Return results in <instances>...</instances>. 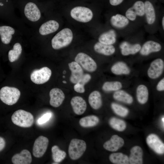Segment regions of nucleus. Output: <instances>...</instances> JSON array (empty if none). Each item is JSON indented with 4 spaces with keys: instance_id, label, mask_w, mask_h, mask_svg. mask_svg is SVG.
Listing matches in <instances>:
<instances>
[{
    "instance_id": "f257e3e1",
    "label": "nucleus",
    "mask_w": 164,
    "mask_h": 164,
    "mask_svg": "<svg viewBox=\"0 0 164 164\" xmlns=\"http://www.w3.org/2000/svg\"><path fill=\"white\" fill-rule=\"evenodd\" d=\"M73 39V34L71 30L65 28L57 33L51 40L53 48L58 50L66 47L69 45Z\"/></svg>"
},
{
    "instance_id": "f03ea898",
    "label": "nucleus",
    "mask_w": 164,
    "mask_h": 164,
    "mask_svg": "<svg viewBox=\"0 0 164 164\" xmlns=\"http://www.w3.org/2000/svg\"><path fill=\"white\" fill-rule=\"evenodd\" d=\"M11 120L15 125L23 128L31 127L34 121L31 113L22 109L15 111L12 116Z\"/></svg>"
},
{
    "instance_id": "7ed1b4c3",
    "label": "nucleus",
    "mask_w": 164,
    "mask_h": 164,
    "mask_svg": "<svg viewBox=\"0 0 164 164\" xmlns=\"http://www.w3.org/2000/svg\"><path fill=\"white\" fill-rule=\"evenodd\" d=\"M20 95L19 90L14 87L5 86L0 90V100L8 105H12L15 104Z\"/></svg>"
},
{
    "instance_id": "20e7f679",
    "label": "nucleus",
    "mask_w": 164,
    "mask_h": 164,
    "mask_svg": "<svg viewBox=\"0 0 164 164\" xmlns=\"http://www.w3.org/2000/svg\"><path fill=\"white\" fill-rule=\"evenodd\" d=\"M86 148V144L84 141L77 138L72 139L68 149L70 157L73 160L79 159L84 153Z\"/></svg>"
},
{
    "instance_id": "39448f33",
    "label": "nucleus",
    "mask_w": 164,
    "mask_h": 164,
    "mask_svg": "<svg viewBox=\"0 0 164 164\" xmlns=\"http://www.w3.org/2000/svg\"><path fill=\"white\" fill-rule=\"evenodd\" d=\"M70 14L71 17L77 21L87 22L93 17L92 11L89 8L83 6L76 7L72 9Z\"/></svg>"
},
{
    "instance_id": "423d86ee",
    "label": "nucleus",
    "mask_w": 164,
    "mask_h": 164,
    "mask_svg": "<svg viewBox=\"0 0 164 164\" xmlns=\"http://www.w3.org/2000/svg\"><path fill=\"white\" fill-rule=\"evenodd\" d=\"M75 61L85 70L93 72L97 69V64L90 56L83 53H79L75 58Z\"/></svg>"
},
{
    "instance_id": "0eeeda50",
    "label": "nucleus",
    "mask_w": 164,
    "mask_h": 164,
    "mask_svg": "<svg viewBox=\"0 0 164 164\" xmlns=\"http://www.w3.org/2000/svg\"><path fill=\"white\" fill-rule=\"evenodd\" d=\"M51 74L52 72L50 68L44 67L33 70L31 74L30 78L32 81L36 84H42L49 80Z\"/></svg>"
},
{
    "instance_id": "6e6552de",
    "label": "nucleus",
    "mask_w": 164,
    "mask_h": 164,
    "mask_svg": "<svg viewBox=\"0 0 164 164\" xmlns=\"http://www.w3.org/2000/svg\"><path fill=\"white\" fill-rule=\"evenodd\" d=\"M164 70V62L162 59L157 58L152 61L147 71L148 77L152 79L160 77Z\"/></svg>"
},
{
    "instance_id": "1a4fd4ad",
    "label": "nucleus",
    "mask_w": 164,
    "mask_h": 164,
    "mask_svg": "<svg viewBox=\"0 0 164 164\" xmlns=\"http://www.w3.org/2000/svg\"><path fill=\"white\" fill-rule=\"evenodd\" d=\"M49 143L48 138L43 136H40L35 140L32 149V154L36 158L42 157L45 153Z\"/></svg>"
},
{
    "instance_id": "9d476101",
    "label": "nucleus",
    "mask_w": 164,
    "mask_h": 164,
    "mask_svg": "<svg viewBox=\"0 0 164 164\" xmlns=\"http://www.w3.org/2000/svg\"><path fill=\"white\" fill-rule=\"evenodd\" d=\"M146 142L149 147L156 153L159 154L164 153V144L156 134H149L146 138Z\"/></svg>"
},
{
    "instance_id": "9b49d317",
    "label": "nucleus",
    "mask_w": 164,
    "mask_h": 164,
    "mask_svg": "<svg viewBox=\"0 0 164 164\" xmlns=\"http://www.w3.org/2000/svg\"><path fill=\"white\" fill-rule=\"evenodd\" d=\"M144 14V4L141 1L136 2L132 7L127 10L125 13L126 17L132 21L135 19L137 15L142 16Z\"/></svg>"
},
{
    "instance_id": "f8f14e48",
    "label": "nucleus",
    "mask_w": 164,
    "mask_h": 164,
    "mask_svg": "<svg viewBox=\"0 0 164 164\" xmlns=\"http://www.w3.org/2000/svg\"><path fill=\"white\" fill-rule=\"evenodd\" d=\"M24 12L26 17L32 22L38 21L41 17L39 10L37 5L33 2H29L26 4Z\"/></svg>"
},
{
    "instance_id": "ddd939ff",
    "label": "nucleus",
    "mask_w": 164,
    "mask_h": 164,
    "mask_svg": "<svg viewBox=\"0 0 164 164\" xmlns=\"http://www.w3.org/2000/svg\"><path fill=\"white\" fill-rule=\"evenodd\" d=\"M123 139L117 135H112L110 140L106 142L103 147L106 150L111 152L117 151L124 145Z\"/></svg>"
},
{
    "instance_id": "4468645a",
    "label": "nucleus",
    "mask_w": 164,
    "mask_h": 164,
    "mask_svg": "<svg viewBox=\"0 0 164 164\" xmlns=\"http://www.w3.org/2000/svg\"><path fill=\"white\" fill-rule=\"evenodd\" d=\"M50 97V103L54 107H58L62 103L65 98L63 92L60 89L57 88L52 89L49 93Z\"/></svg>"
},
{
    "instance_id": "2eb2a0df",
    "label": "nucleus",
    "mask_w": 164,
    "mask_h": 164,
    "mask_svg": "<svg viewBox=\"0 0 164 164\" xmlns=\"http://www.w3.org/2000/svg\"><path fill=\"white\" fill-rule=\"evenodd\" d=\"M70 104L73 111L77 115L83 114L86 109V103L81 97L77 96L73 97L70 101Z\"/></svg>"
},
{
    "instance_id": "dca6fc26",
    "label": "nucleus",
    "mask_w": 164,
    "mask_h": 164,
    "mask_svg": "<svg viewBox=\"0 0 164 164\" xmlns=\"http://www.w3.org/2000/svg\"><path fill=\"white\" fill-rule=\"evenodd\" d=\"M68 66L71 72L70 80L72 83L75 84L83 75V70L81 66L75 61L69 63Z\"/></svg>"
},
{
    "instance_id": "f3484780",
    "label": "nucleus",
    "mask_w": 164,
    "mask_h": 164,
    "mask_svg": "<svg viewBox=\"0 0 164 164\" xmlns=\"http://www.w3.org/2000/svg\"><path fill=\"white\" fill-rule=\"evenodd\" d=\"M12 161L14 164H29L32 161L30 152L27 149L22 150L19 153L14 155L12 157Z\"/></svg>"
},
{
    "instance_id": "a211bd4d",
    "label": "nucleus",
    "mask_w": 164,
    "mask_h": 164,
    "mask_svg": "<svg viewBox=\"0 0 164 164\" xmlns=\"http://www.w3.org/2000/svg\"><path fill=\"white\" fill-rule=\"evenodd\" d=\"M162 48L161 45L159 43L152 40L145 42L141 47L140 54L144 56L149 55L152 53L158 52Z\"/></svg>"
},
{
    "instance_id": "6ab92c4d",
    "label": "nucleus",
    "mask_w": 164,
    "mask_h": 164,
    "mask_svg": "<svg viewBox=\"0 0 164 164\" xmlns=\"http://www.w3.org/2000/svg\"><path fill=\"white\" fill-rule=\"evenodd\" d=\"M119 47L122 55L124 56L135 54L140 51L141 47L139 44H131L126 41L121 43Z\"/></svg>"
},
{
    "instance_id": "aec40b11",
    "label": "nucleus",
    "mask_w": 164,
    "mask_h": 164,
    "mask_svg": "<svg viewBox=\"0 0 164 164\" xmlns=\"http://www.w3.org/2000/svg\"><path fill=\"white\" fill-rule=\"evenodd\" d=\"M143 155V150L140 147L134 146L130 150V154L128 158L129 163L131 164H142Z\"/></svg>"
},
{
    "instance_id": "412c9836",
    "label": "nucleus",
    "mask_w": 164,
    "mask_h": 164,
    "mask_svg": "<svg viewBox=\"0 0 164 164\" xmlns=\"http://www.w3.org/2000/svg\"><path fill=\"white\" fill-rule=\"evenodd\" d=\"M59 24L54 20L48 21L43 23L40 27L39 32L42 35H46L56 32L58 29Z\"/></svg>"
},
{
    "instance_id": "4be33fe9",
    "label": "nucleus",
    "mask_w": 164,
    "mask_h": 164,
    "mask_svg": "<svg viewBox=\"0 0 164 164\" xmlns=\"http://www.w3.org/2000/svg\"><path fill=\"white\" fill-rule=\"evenodd\" d=\"M111 71L114 74L117 75H128L131 73V69L128 65L122 61H118L111 67Z\"/></svg>"
},
{
    "instance_id": "5701e85b",
    "label": "nucleus",
    "mask_w": 164,
    "mask_h": 164,
    "mask_svg": "<svg viewBox=\"0 0 164 164\" xmlns=\"http://www.w3.org/2000/svg\"><path fill=\"white\" fill-rule=\"evenodd\" d=\"M136 97L138 102L141 104H144L148 101L149 90L147 87L143 84L138 85L136 89Z\"/></svg>"
},
{
    "instance_id": "b1692460",
    "label": "nucleus",
    "mask_w": 164,
    "mask_h": 164,
    "mask_svg": "<svg viewBox=\"0 0 164 164\" xmlns=\"http://www.w3.org/2000/svg\"><path fill=\"white\" fill-rule=\"evenodd\" d=\"M94 49L98 53L108 56L113 54L115 51V48L113 46L105 44L99 42L95 44Z\"/></svg>"
},
{
    "instance_id": "393cba45",
    "label": "nucleus",
    "mask_w": 164,
    "mask_h": 164,
    "mask_svg": "<svg viewBox=\"0 0 164 164\" xmlns=\"http://www.w3.org/2000/svg\"><path fill=\"white\" fill-rule=\"evenodd\" d=\"M15 30L12 27L6 26H0V36L2 42L5 44H9Z\"/></svg>"
},
{
    "instance_id": "a878e982",
    "label": "nucleus",
    "mask_w": 164,
    "mask_h": 164,
    "mask_svg": "<svg viewBox=\"0 0 164 164\" xmlns=\"http://www.w3.org/2000/svg\"><path fill=\"white\" fill-rule=\"evenodd\" d=\"M88 102L91 106L94 109H99L102 105L101 96L98 91L92 92L88 97Z\"/></svg>"
},
{
    "instance_id": "bb28decb",
    "label": "nucleus",
    "mask_w": 164,
    "mask_h": 164,
    "mask_svg": "<svg viewBox=\"0 0 164 164\" xmlns=\"http://www.w3.org/2000/svg\"><path fill=\"white\" fill-rule=\"evenodd\" d=\"M113 98L116 101L130 104L133 101L132 96L126 91L119 90L115 91L113 94Z\"/></svg>"
},
{
    "instance_id": "cd10ccee",
    "label": "nucleus",
    "mask_w": 164,
    "mask_h": 164,
    "mask_svg": "<svg viewBox=\"0 0 164 164\" xmlns=\"http://www.w3.org/2000/svg\"><path fill=\"white\" fill-rule=\"evenodd\" d=\"M116 34L113 30L104 32L100 35L98 38L99 42L105 44L112 45L116 41Z\"/></svg>"
},
{
    "instance_id": "c85d7f7f",
    "label": "nucleus",
    "mask_w": 164,
    "mask_h": 164,
    "mask_svg": "<svg viewBox=\"0 0 164 164\" xmlns=\"http://www.w3.org/2000/svg\"><path fill=\"white\" fill-rule=\"evenodd\" d=\"M144 12L147 23L149 24L154 23L155 19V14L154 8L152 4L149 1L145 2Z\"/></svg>"
},
{
    "instance_id": "c756f323",
    "label": "nucleus",
    "mask_w": 164,
    "mask_h": 164,
    "mask_svg": "<svg viewBox=\"0 0 164 164\" xmlns=\"http://www.w3.org/2000/svg\"><path fill=\"white\" fill-rule=\"evenodd\" d=\"M111 25L114 27L120 28L126 26L129 23L128 19L125 16L117 14L112 16L110 20Z\"/></svg>"
},
{
    "instance_id": "7c9ffc66",
    "label": "nucleus",
    "mask_w": 164,
    "mask_h": 164,
    "mask_svg": "<svg viewBox=\"0 0 164 164\" xmlns=\"http://www.w3.org/2000/svg\"><path fill=\"white\" fill-rule=\"evenodd\" d=\"M99 122L98 118L94 115L86 116L81 118L79 121L80 125L84 128L94 127Z\"/></svg>"
},
{
    "instance_id": "2f4dec72",
    "label": "nucleus",
    "mask_w": 164,
    "mask_h": 164,
    "mask_svg": "<svg viewBox=\"0 0 164 164\" xmlns=\"http://www.w3.org/2000/svg\"><path fill=\"white\" fill-rule=\"evenodd\" d=\"M110 161L115 164H129L128 156L122 153L117 152L111 154L109 156Z\"/></svg>"
},
{
    "instance_id": "473e14b6",
    "label": "nucleus",
    "mask_w": 164,
    "mask_h": 164,
    "mask_svg": "<svg viewBox=\"0 0 164 164\" xmlns=\"http://www.w3.org/2000/svg\"><path fill=\"white\" fill-rule=\"evenodd\" d=\"M109 123L111 128L119 132L124 131L126 127V123L124 121L116 117L111 118Z\"/></svg>"
},
{
    "instance_id": "72a5a7b5",
    "label": "nucleus",
    "mask_w": 164,
    "mask_h": 164,
    "mask_svg": "<svg viewBox=\"0 0 164 164\" xmlns=\"http://www.w3.org/2000/svg\"><path fill=\"white\" fill-rule=\"evenodd\" d=\"M22 47L21 44L18 43L14 45L13 49L9 51L8 58L11 62L16 60L19 57L22 52Z\"/></svg>"
},
{
    "instance_id": "f704fd0d",
    "label": "nucleus",
    "mask_w": 164,
    "mask_h": 164,
    "mask_svg": "<svg viewBox=\"0 0 164 164\" xmlns=\"http://www.w3.org/2000/svg\"><path fill=\"white\" fill-rule=\"evenodd\" d=\"M52 157L53 161L59 163L62 161L66 156V152L60 149L56 145L53 146L51 148Z\"/></svg>"
},
{
    "instance_id": "c9c22d12",
    "label": "nucleus",
    "mask_w": 164,
    "mask_h": 164,
    "mask_svg": "<svg viewBox=\"0 0 164 164\" xmlns=\"http://www.w3.org/2000/svg\"><path fill=\"white\" fill-rule=\"evenodd\" d=\"M122 87V83L118 81H107L103 84L102 90L105 91H116L120 90Z\"/></svg>"
},
{
    "instance_id": "e433bc0d",
    "label": "nucleus",
    "mask_w": 164,
    "mask_h": 164,
    "mask_svg": "<svg viewBox=\"0 0 164 164\" xmlns=\"http://www.w3.org/2000/svg\"><path fill=\"white\" fill-rule=\"evenodd\" d=\"M111 107L114 112L119 116L125 117L129 113V110L127 108L118 103H112Z\"/></svg>"
},
{
    "instance_id": "4c0bfd02",
    "label": "nucleus",
    "mask_w": 164,
    "mask_h": 164,
    "mask_svg": "<svg viewBox=\"0 0 164 164\" xmlns=\"http://www.w3.org/2000/svg\"><path fill=\"white\" fill-rule=\"evenodd\" d=\"M51 116V114L47 113L43 115L37 120V123L39 125L43 124L48 121Z\"/></svg>"
},
{
    "instance_id": "58836bf2",
    "label": "nucleus",
    "mask_w": 164,
    "mask_h": 164,
    "mask_svg": "<svg viewBox=\"0 0 164 164\" xmlns=\"http://www.w3.org/2000/svg\"><path fill=\"white\" fill-rule=\"evenodd\" d=\"M91 78V76L90 74L87 73L84 74L77 83L84 86L85 84L90 80Z\"/></svg>"
},
{
    "instance_id": "ea45409f",
    "label": "nucleus",
    "mask_w": 164,
    "mask_h": 164,
    "mask_svg": "<svg viewBox=\"0 0 164 164\" xmlns=\"http://www.w3.org/2000/svg\"><path fill=\"white\" fill-rule=\"evenodd\" d=\"M74 86V89L76 92L82 93L85 92L84 86L77 83Z\"/></svg>"
},
{
    "instance_id": "a19ab883",
    "label": "nucleus",
    "mask_w": 164,
    "mask_h": 164,
    "mask_svg": "<svg viewBox=\"0 0 164 164\" xmlns=\"http://www.w3.org/2000/svg\"><path fill=\"white\" fill-rule=\"evenodd\" d=\"M156 90L159 91L164 90V78H162L158 83L156 87Z\"/></svg>"
},
{
    "instance_id": "79ce46f5",
    "label": "nucleus",
    "mask_w": 164,
    "mask_h": 164,
    "mask_svg": "<svg viewBox=\"0 0 164 164\" xmlns=\"http://www.w3.org/2000/svg\"><path fill=\"white\" fill-rule=\"evenodd\" d=\"M5 142L4 139L0 136V152L5 148Z\"/></svg>"
},
{
    "instance_id": "37998d69",
    "label": "nucleus",
    "mask_w": 164,
    "mask_h": 164,
    "mask_svg": "<svg viewBox=\"0 0 164 164\" xmlns=\"http://www.w3.org/2000/svg\"><path fill=\"white\" fill-rule=\"evenodd\" d=\"M123 0H109L110 4L112 5L116 6L121 4Z\"/></svg>"
},
{
    "instance_id": "c03bdc74",
    "label": "nucleus",
    "mask_w": 164,
    "mask_h": 164,
    "mask_svg": "<svg viewBox=\"0 0 164 164\" xmlns=\"http://www.w3.org/2000/svg\"><path fill=\"white\" fill-rule=\"evenodd\" d=\"M164 17L163 16V18H162V27H163V29H164Z\"/></svg>"
},
{
    "instance_id": "a18cd8bd",
    "label": "nucleus",
    "mask_w": 164,
    "mask_h": 164,
    "mask_svg": "<svg viewBox=\"0 0 164 164\" xmlns=\"http://www.w3.org/2000/svg\"><path fill=\"white\" fill-rule=\"evenodd\" d=\"M63 82L64 84H66L67 83V82L65 80L63 81Z\"/></svg>"
},
{
    "instance_id": "49530a36",
    "label": "nucleus",
    "mask_w": 164,
    "mask_h": 164,
    "mask_svg": "<svg viewBox=\"0 0 164 164\" xmlns=\"http://www.w3.org/2000/svg\"><path fill=\"white\" fill-rule=\"evenodd\" d=\"M162 122H163V123H164V117L162 118Z\"/></svg>"
},
{
    "instance_id": "de8ad7c7",
    "label": "nucleus",
    "mask_w": 164,
    "mask_h": 164,
    "mask_svg": "<svg viewBox=\"0 0 164 164\" xmlns=\"http://www.w3.org/2000/svg\"><path fill=\"white\" fill-rule=\"evenodd\" d=\"M66 71H65V70H64V71H63V74H65L66 73Z\"/></svg>"
},
{
    "instance_id": "09e8293b",
    "label": "nucleus",
    "mask_w": 164,
    "mask_h": 164,
    "mask_svg": "<svg viewBox=\"0 0 164 164\" xmlns=\"http://www.w3.org/2000/svg\"><path fill=\"white\" fill-rule=\"evenodd\" d=\"M3 5V4L2 3H0V5H1V6H2Z\"/></svg>"
},
{
    "instance_id": "8fccbe9b",
    "label": "nucleus",
    "mask_w": 164,
    "mask_h": 164,
    "mask_svg": "<svg viewBox=\"0 0 164 164\" xmlns=\"http://www.w3.org/2000/svg\"><path fill=\"white\" fill-rule=\"evenodd\" d=\"M63 78H64L65 77L64 76H63Z\"/></svg>"
},
{
    "instance_id": "3c124183",
    "label": "nucleus",
    "mask_w": 164,
    "mask_h": 164,
    "mask_svg": "<svg viewBox=\"0 0 164 164\" xmlns=\"http://www.w3.org/2000/svg\"><path fill=\"white\" fill-rule=\"evenodd\" d=\"M6 2H8V0H7V1H6Z\"/></svg>"
}]
</instances>
